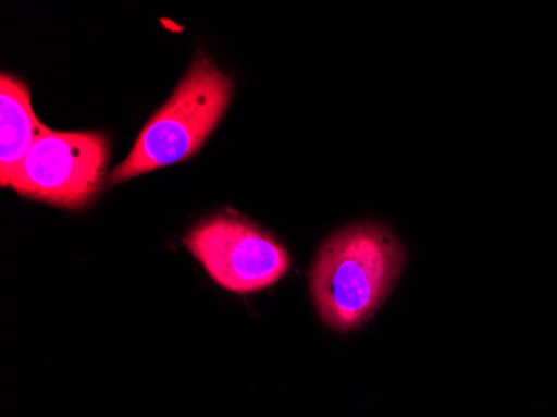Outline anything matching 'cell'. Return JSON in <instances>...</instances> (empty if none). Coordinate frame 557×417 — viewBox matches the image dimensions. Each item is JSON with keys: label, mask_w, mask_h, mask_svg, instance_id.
Segmentation results:
<instances>
[{"label": "cell", "mask_w": 557, "mask_h": 417, "mask_svg": "<svg viewBox=\"0 0 557 417\" xmlns=\"http://www.w3.org/2000/svg\"><path fill=\"white\" fill-rule=\"evenodd\" d=\"M403 265V247L384 225L362 222L334 234L311 269L312 299L324 324L339 332L361 328L393 290Z\"/></svg>", "instance_id": "6da1fadb"}, {"label": "cell", "mask_w": 557, "mask_h": 417, "mask_svg": "<svg viewBox=\"0 0 557 417\" xmlns=\"http://www.w3.org/2000/svg\"><path fill=\"white\" fill-rule=\"evenodd\" d=\"M231 97L230 75L200 52L171 99L147 122L127 159L112 171L109 184L189 159L224 118Z\"/></svg>", "instance_id": "7a4b0ae2"}, {"label": "cell", "mask_w": 557, "mask_h": 417, "mask_svg": "<svg viewBox=\"0 0 557 417\" xmlns=\"http://www.w3.org/2000/svg\"><path fill=\"white\" fill-rule=\"evenodd\" d=\"M109 143L96 133H55L47 127L25 156L11 189L65 209L89 206L104 187Z\"/></svg>", "instance_id": "3957f363"}, {"label": "cell", "mask_w": 557, "mask_h": 417, "mask_svg": "<svg viewBox=\"0 0 557 417\" xmlns=\"http://www.w3.org/2000/svg\"><path fill=\"white\" fill-rule=\"evenodd\" d=\"M187 249L224 290L247 294L283 279L290 256L271 232L237 214L211 216L187 234Z\"/></svg>", "instance_id": "277c9868"}, {"label": "cell", "mask_w": 557, "mask_h": 417, "mask_svg": "<svg viewBox=\"0 0 557 417\" xmlns=\"http://www.w3.org/2000/svg\"><path fill=\"white\" fill-rule=\"evenodd\" d=\"M0 184L9 187L30 147L47 127L34 114L27 84L8 72L0 77Z\"/></svg>", "instance_id": "5b68a950"}]
</instances>
